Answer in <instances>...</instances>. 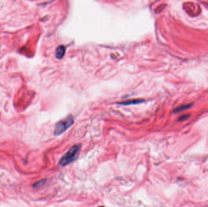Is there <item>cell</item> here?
<instances>
[{"mask_svg":"<svg viewBox=\"0 0 208 207\" xmlns=\"http://www.w3.org/2000/svg\"><path fill=\"white\" fill-rule=\"evenodd\" d=\"M191 106H192V105H187L181 106L178 107V108H177L174 111H175V112H180V111H183V110H186V109L189 108V107H190Z\"/></svg>","mask_w":208,"mask_h":207,"instance_id":"5","label":"cell"},{"mask_svg":"<svg viewBox=\"0 0 208 207\" xmlns=\"http://www.w3.org/2000/svg\"><path fill=\"white\" fill-rule=\"evenodd\" d=\"M144 102L143 99H134V100H130L126 102H122L121 103H119L118 104L120 105H136V104H139L143 103Z\"/></svg>","mask_w":208,"mask_h":207,"instance_id":"4","label":"cell"},{"mask_svg":"<svg viewBox=\"0 0 208 207\" xmlns=\"http://www.w3.org/2000/svg\"><path fill=\"white\" fill-rule=\"evenodd\" d=\"M66 52L65 47L61 45L58 47L55 51V57L57 59H62L64 57Z\"/></svg>","mask_w":208,"mask_h":207,"instance_id":"3","label":"cell"},{"mask_svg":"<svg viewBox=\"0 0 208 207\" xmlns=\"http://www.w3.org/2000/svg\"><path fill=\"white\" fill-rule=\"evenodd\" d=\"M74 123V118L71 115H70L65 119L60 121L57 124L54 131L55 136H59L70 128Z\"/></svg>","mask_w":208,"mask_h":207,"instance_id":"2","label":"cell"},{"mask_svg":"<svg viewBox=\"0 0 208 207\" xmlns=\"http://www.w3.org/2000/svg\"><path fill=\"white\" fill-rule=\"evenodd\" d=\"M80 148V145L78 144L74 145L70 149L69 151L62 157L60 160V164L62 167L66 166V165L71 163L75 160H76L79 155Z\"/></svg>","mask_w":208,"mask_h":207,"instance_id":"1","label":"cell"},{"mask_svg":"<svg viewBox=\"0 0 208 207\" xmlns=\"http://www.w3.org/2000/svg\"><path fill=\"white\" fill-rule=\"evenodd\" d=\"M99 207H104V206H99Z\"/></svg>","mask_w":208,"mask_h":207,"instance_id":"7","label":"cell"},{"mask_svg":"<svg viewBox=\"0 0 208 207\" xmlns=\"http://www.w3.org/2000/svg\"><path fill=\"white\" fill-rule=\"evenodd\" d=\"M45 183H46V180H40V181L36 182V183H35L34 185H33V187L39 188V187H41V186H43Z\"/></svg>","mask_w":208,"mask_h":207,"instance_id":"6","label":"cell"}]
</instances>
